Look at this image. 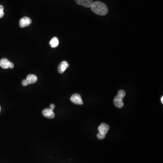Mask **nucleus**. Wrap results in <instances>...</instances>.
Listing matches in <instances>:
<instances>
[{
	"instance_id": "f257e3e1",
	"label": "nucleus",
	"mask_w": 163,
	"mask_h": 163,
	"mask_svg": "<svg viewBox=\"0 0 163 163\" xmlns=\"http://www.w3.org/2000/svg\"><path fill=\"white\" fill-rule=\"evenodd\" d=\"M90 8L93 12L101 16L106 15L108 12V9L107 5L99 1L93 2Z\"/></svg>"
},
{
	"instance_id": "f03ea898",
	"label": "nucleus",
	"mask_w": 163,
	"mask_h": 163,
	"mask_svg": "<svg viewBox=\"0 0 163 163\" xmlns=\"http://www.w3.org/2000/svg\"><path fill=\"white\" fill-rule=\"evenodd\" d=\"M126 96V92L123 90H120L119 91L117 95L114 98L113 102L114 105L116 107L121 108L124 106V103L123 102V99Z\"/></svg>"
},
{
	"instance_id": "7ed1b4c3",
	"label": "nucleus",
	"mask_w": 163,
	"mask_h": 163,
	"mask_svg": "<svg viewBox=\"0 0 163 163\" xmlns=\"http://www.w3.org/2000/svg\"><path fill=\"white\" fill-rule=\"evenodd\" d=\"M109 128V126L107 124L105 123H101L98 128L99 133L97 134V138L99 139H104Z\"/></svg>"
},
{
	"instance_id": "20e7f679",
	"label": "nucleus",
	"mask_w": 163,
	"mask_h": 163,
	"mask_svg": "<svg viewBox=\"0 0 163 163\" xmlns=\"http://www.w3.org/2000/svg\"><path fill=\"white\" fill-rule=\"evenodd\" d=\"M70 101L76 105H83V102L81 96L78 93H75L71 97Z\"/></svg>"
},
{
	"instance_id": "39448f33",
	"label": "nucleus",
	"mask_w": 163,
	"mask_h": 163,
	"mask_svg": "<svg viewBox=\"0 0 163 163\" xmlns=\"http://www.w3.org/2000/svg\"><path fill=\"white\" fill-rule=\"evenodd\" d=\"M0 66L4 69H7L8 68L12 69L14 67V64L7 59L3 58L0 60Z\"/></svg>"
},
{
	"instance_id": "423d86ee",
	"label": "nucleus",
	"mask_w": 163,
	"mask_h": 163,
	"mask_svg": "<svg viewBox=\"0 0 163 163\" xmlns=\"http://www.w3.org/2000/svg\"><path fill=\"white\" fill-rule=\"evenodd\" d=\"M31 22V20L29 17H23L20 20L19 24H20V27L24 28V27L29 26Z\"/></svg>"
},
{
	"instance_id": "0eeeda50",
	"label": "nucleus",
	"mask_w": 163,
	"mask_h": 163,
	"mask_svg": "<svg viewBox=\"0 0 163 163\" xmlns=\"http://www.w3.org/2000/svg\"><path fill=\"white\" fill-rule=\"evenodd\" d=\"M42 114L44 117L49 119H53L55 117V114L53 110L50 108L44 109L43 110Z\"/></svg>"
},
{
	"instance_id": "6e6552de",
	"label": "nucleus",
	"mask_w": 163,
	"mask_h": 163,
	"mask_svg": "<svg viewBox=\"0 0 163 163\" xmlns=\"http://www.w3.org/2000/svg\"><path fill=\"white\" fill-rule=\"evenodd\" d=\"M76 3L79 5H83L84 7L89 8L93 3V0H75Z\"/></svg>"
},
{
	"instance_id": "1a4fd4ad",
	"label": "nucleus",
	"mask_w": 163,
	"mask_h": 163,
	"mask_svg": "<svg viewBox=\"0 0 163 163\" xmlns=\"http://www.w3.org/2000/svg\"><path fill=\"white\" fill-rule=\"evenodd\" d=\"M69 64L67 62L64 61H62L58 66V72L59 73H62L66 70V69L69 67Z\"/></svg>"
},
{
	"instance_id": "9d476101",
	"label": "nucleus",
	"mask_w": 163,
	"mask_h": 163,
	"mask_svg": "<svg viewBox=\"0 0 163 163\" xmlns=\"http://www.w3.org/2000/svg\"><path fill=\"white\" fill-rule=\"evenodd\" d=\"M26 80H27L28 84H32L35 83L37 81L38 78L36 75H34V74H30L27 76Z\"/></svg>"
},
{
	"instance_id": "9b49d317",
	"label": "nucleus",
	"mask_w": 163,
	"mask_h": 163,
	"mask_svg": "<svg viewBox=\"0 0 163 163\" xmlns=\"http://www.w3.org/2000/svg\"><path fill=\"white\" fill-rule=\"evenodd\" d=\"M59 44V40L57 37H54L51 39L50 42V44L52 48H55L58 46Z\"/></svg>"
},
{
	"instance_id": "f8f14e48",
	"label": "nucleus",
	"mask_w": 163,
	"mask_h": 163,
	"mask_svg": "<svg viewBox=\"0 0 163 163\" xmlns=\"http://www.w3.org/2000/svg\"><path fill=\"white\" fill-rule=\"evenodd\" d=\"M3 11V6L2 5H0V18H2L4 15V12Z\"/></svg>"
},
{
	"instance_id": "ddd939ff",
	"label": "nucleus",
	"mask_w": 163,
	"mask_h": 163,
	"mask_svg": "<svg viewBox=\"0 0 163 163\" xmlns=\"http://www.w3.org/2000/svg\"><path fill=\"white\" fill-rule=\"evenodd\" d=\"M22 84L23 86H26L27 85H29L28 84V82H27V80L26 79L23 80L22 81Z\"/></svg>"
},
{
	"instance_id": "4468645a",
	"label": "nucleus",
	"mask_w": 163,
	"mask_h": 163,
	"mask_svg": "<svg viewBox=\"0 0 163 163\" xmlns=\"http://www.w3.org/2000/svg\"><path fill=\"white\" fill-rule=\"evenodd\" d=\"M55 105H54V104H51L50 105V109H51L53 110L54 109V108H55Z\"/></svg>"
},
{
	"instance_id": "2eb2a0df",
	"label": "nucleus",
	"mask_w": 163,
	"mask_h": 163,
	"mask_svg": "<svg viewBox=\"0 0 163 163\" xmlns=\"http://www.w3.org/2000/svg\"><path fill=\"white\" fill-rule=\"evenodd\" d=\"M161 101L162 102V104H163V97L162 96V97H161Z\"/></svg>"
},
{
	"instance_id": "dca6fc26",
	"label": "nucleus",
	"mask_w": 163,
	"mask_h": 163,
	"mask_svg": "<svg viewBox=\"0 0 163 163\" xmlns=\"http://www.w3.org/2000/svg\"><path fill=\"white\" fill-rule=\"evenodd\" d=\"M1 106H0V112H1Z\"/></svg>"
}]
</instances>
